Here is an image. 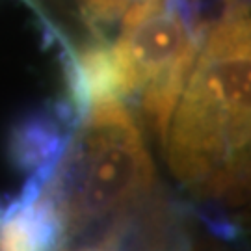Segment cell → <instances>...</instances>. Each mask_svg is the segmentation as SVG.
Instances as JSON below:
<instances>
[{
    "mask_svg": "<svg viewBox=\"0 0 251 251\" xmlns=\"http://www.w3.org/2000/svg\"><path fill=\"white\" fill-rule=\"evenodd\" d=\"M154 166L134 117L119 100L90 104L50 196L58 214L78 224L151 188Z\"/></svg>",
    "mask_w": 251,
    "mask_h": 251,
    "instance_id": "cell-2",
    "label": "cell"
},
{
    "mask_svg": "<svg viewBox=\"0 0 251 251\" xmlns=\"http://www.w3.org/2000/svg\"><path fill=\"white\" fill-rule=\"evenodd\" d=\"M168 126L173 173L186 184L225 190L244 179L250 145V19L233 0L203 36Z\"/></svg>",
    "mask_w": 251,
    "mask_h": 251,
    "instance_id": "cell-1",
    "label": "cell"
},
{
    "mask_svg": "<svg viewBox=\"0 0 251 251\" xmlns=\"http://www.w3.org/2000/svg\"><path fill=\"white\" fill-rule=\"evenodd\" d=\"M60 214L50 198L26 203L0 233V251H52L60 236Z\"/></svg>",
    "mask_w": 251,
    "mask_h": 251,
    "instance_id": "cell-3",
    "label": "cell"
}]
</instances>
